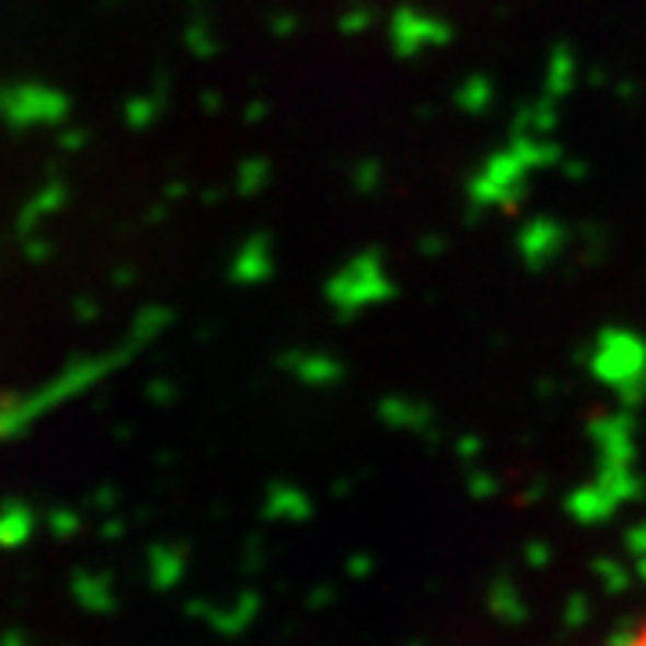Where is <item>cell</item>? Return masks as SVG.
<instances>
[{"label":"cell","instance_id":"6da1fadb","mask_svg":"<svg viewBox=\"0 0 646 646\" xmlns=\"http://www.w3.org/2000/svg\"><path fill=\"white\" fill-rule=\"evenodd\" d=\"M614 646H646V622H639L636 628L628 632V636H622Z\"/></svg>","mask_w":646,"mask_h":646}]
</instances>
